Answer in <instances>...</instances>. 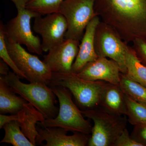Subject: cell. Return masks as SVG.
Segmentation results:
<instances>
[{"mask_svg":"<svg viewBox=\"0 0 146 146\" xmlns=\"http://www.w3.org/2000/svg\"><path fill=\"white\" fill-rule=\"evenodd\" d=\"M94 9L127 44L146 39V0H96Z\"/></svg>","mask_w":146,"mask_h":146,"instance_id":"obj_1","label":"cell"},{"mask_svg":"<svg viewBox=\"0 0 146 146\" xmlns=\"http://www.w3.org/2000/svg\"><path fill=\"white\" fill-rule=\"evenodd\" d=\"M11 90L31 104L44 115L46 119H54L59 108L56 106V95L50 86L41 82L26 84L14 72H9L7 75L0 76Z\"/></svg>","mask_w":146,"mask_h":146,"instance_id":"obj_2","label":"cell"},{"mask_svg":"<svg viewBox=\"0 0 146 146\" xmlns=\"http://www.w3.org/2000/svg\"><path fill=\"white\" fill-rule=\"evenodd\" d=\"M58 98L59 103L58 114L54 119H45L43 122H38L42 127H59L67 131L90 134L92 127L84 119L81 110L72 98L68 89L60 86H49Z\"/></svg>","mask_w":146,"mask_h":146,"instance_id":"obj_3","label":"cell"},{"mask_svg":"<svg viewBox=\"0 0 146 146\" xmlns=\"http://www.w3.org/2000/svg\"><path fill=\"white\" fill-rule=\"evenodd\" d=\"M106 82L91 81L72 72H52L49 86H60L69 90L81 110L98 107Z\"/></svg>","mask_w":146,"mask_h":146,"instance_id":"obj_4","label":"cell"},{"mask_svg":"<svg viewBox=\"0 0 146 146\" xmlns=\"http://www.w3.org/2000/svg\"><path fill=\"white\" fill-rule=\"evenodd\" d=\"M11 1L17 9V15L4 25L5 36L16 43L25 45L30 52L42 55V43L39 37L33 34L31 25L32 18L41 15L27 8L29 0Z\"/></svg>","mask_w":146,"mask_h":146,"instance_id":"obj_5","label":"cell"},{"mask_svg":"<svg viewBox=\"0 0 146 146\" xmlns=\"http://www.w3.org/2000/svg\"><path fill=\"white\" fill-rule=\"evenodd\" d=\"M81 112L84 117L94 123L88 146H113L118 136L126 128L128 120L125 115H111L99 106Z\"/></svg>","mask_w":146,"mask_h":146,"instance_id":"obj_6","label":"cell"},{"mask_svg":"<svg viewBox=\"0 0 146 146\" xmlns=\"http://www.w3.org/2000/svg\"><path fill=\"white\" fill-rule=\"evenodd\" d=\"M96 0H64L59 12L66 18L68 29L65 39L81 41L88 24L96 16Z\"/></svg>","mask_w":146,"mask_h":146,"instance_id":"obj_7","label":"cell"},{"mask_svg":"<svg viewBox=\"0 0 146 146\" xmlns=\"http://www.w3.org/2000/svg\"><path fill=\"white\" fill-rule=\"evenodd\" d=\"M6 44L9 53L17 68L30 82H41L48 85L52 72L42 60L36 56L27 52L21 44L7 38Z\"/></svg>","mask_w":146,"mask_h":146,"instance_id":"obj_8","label":"cell"},{"mask_svg":"<svg viewBox=\"0 0 146 146\" xmlns=\"http://www.w3.org/2000/svg\"><path fill=\"white\" fill-rule=\"evenodd\" d=\"M95 48L98 57L109 58L119 66L121 72H126L125 58L128 44L121 38L115 29L100 21L96 29Z\"/></svg>","mask_w":146,"mask_h":146,"instance_id":"obj_9","label":"cell"},{"mask_svg":"<svg viewBox=\"0 0 146 146\" xmlns=\"http://www.w3.org/2000/svg\"><path fill=\"white\" fill-rule=\"evenodd\" d=\"M42 15L35 18L33 29L42 36L43 52L49 51L64 41L68 29L65 17L60 12Z\"/></svg>","mask_w":146,"mask_h":146,"instance_id":"obj_10","label":"cell"},{"mask_svg":"<svg viewBox=\"0 0 146 146\" xmlns=\"http://www.w3.org/2000/svg\"><path fill=\"white\" fill-rule=\"evenodd\" d=\"M80 42L65 39L51 49L48 53L44 56L43 61L52 72H70L74 60L78 54Z\"/></svg>","mask_w":146,"mask_h":146,"instance_id":"obj_11","label":"cell"},{"mask_svg":"<svg viewBox=\"0 0 146 146\" xmlns=\"http://www.w3.org/2000/svg\"><path fill=\"white\" fill-rule=\"evenodd\" d=\"M121 73L119 66L115 60L98 57L94 61L87 63L76 74L86 80L119 84Z\"/></svg>","mask_w":146,"mask_h":146,"instance_id":"obj_12","label":"cell"},{"mask_svg":"<svg viewBox=\"0 0 146 146\" xmlns=\"http://www.w3.org/2000/svg\"><path fill=\"white\" fill-rule=\"evenodd\" d=\"M38 135L36 138V145L46 141L44 146H88V134L74 132L72 135H67L68 131L59 127H42L36 126Z\"/></svg>","mask_w":146,"mask_h":146,"instance_id":"obj_13","label":"cell"},{"mask_svg":"<svg viewBox=\"0 0 146 146\" xmlns=\"http://www.w3.org/2000/svg\"><path fill=\"white\" fill-rule=\"evenodd\" d=\"M100 18L96 16L88 24L80 44L77 56L73 63L71 72L78 74L89 62L98 57L95 48V35L96 29L100 22Z\"/></svg>","mask_w":146,"mask_h":146,"instance_id":"obj_14","label":"cell"},{"mask_svg":"<svg viewBox=\"0 0 146 146\" xmlns=\"http://www.w3.org/2000/svg\"><path fill=\"white\" fill-rule=\"evenodd\" d=\"M98 106L111 115H126L125 94L119 84L106 82L102 90Z\"/></svg>","mask_w":146,"mask_h":146,"instance_id":"obj_15","label":"cell"},{"mask_svg":"<svg viewBox=\"0 0 146 146\" xmlns=\"http://www.w3.org/2000/svg\"><path fill=\"white\" fill-rule=\"evenodd\" d=\"M18 121L21 130L27 138L36 145V138L38 135L36 125L45 120L44 115L30 103L27 102L23 108L18 113Z\"/></svg>","mask_w":146,"mask_h":146,"instance_id":"obj_16","label":"cell"},{"mask_svg":"<svg viewBox=\"0 0 146 146\" xmlns=\"http://www.w3.org/2000/svg\"><path fill=\"white\" fill-rule=\"evenodd\" d=\"M10 87L0 79V113L18 114L28 102L21 96H18Z\"/></svg>","mask_w":146,"mask_h":146,"instance_id":"obj_17","label":"cell"},{"mask_svg":"<svg viewBox=\"0 0 146 146\" xmlns=\"http://www.w3.org/2000/svg\"><path fill=\"white\" fill-rule=\"evenodd\" d=\"M125 76L146 87V66L141 62L132 47L128 46L125 58Z\"/></svg>","mask_w":146,"mask_h":146,"instance_id":"obj_18","label":"cell"},{"mask_svg":"<svg viewBox=\"0 0 146 146\" xmlns=\"http://www.w3.org/2000/svg\"><path fill=\"white\" fill-rule=\"evenodd\" d=\"M5 136L1 143H5L13 146H34L21 130L20 123L13 121L5 124L3 127Z\"/></svg>","mask_w":146,"mask_h":146,"instance_id":"obj_19","label":"cell"},{"mask_svg":"<svg viewBox=\"0 0 146 146\" xmlns=\"http://www.w3.org/2000/svg\"><path fill=\"white\" fill-rule=\"evenodd\" d=\"M120 86L126 96L135 101L146 104V87L131 80L121 73Z\"/></svg>","mask_w":146,"mask_h":146,"instance_id":"obj_20","label":"cell"},{"mask_svg":"<svg viewBox=\"0 0 146 146\" xmlns=\"http://www.w3.org/2000/svg\"><path fill=\"white\" fill-rule=\"evenodd\" d=\"M125 98L128 121L134 126H146V104L135 101L125 95Z\"/></svg>","mask_w":146,"mask_h":146,"instance_id":"obj_21","label":"cell"},{"mask_svg":"<svg viewBox=\"0 0 146 146\" xmlns=\"http://www.w3.org/2000/svg\"><path fill=\"white\" fill-rule=\"evenodd\" d=\"M64 0H29L26 7L42 16L59 12L60 6Z\"/></svg>","mask_w":146,"mask_h":146,"instance_id":"obj_22","label":"cell"},{"mask_svg":"<svg viewBox=\"0 0 146 146\" xmlns=\"http://www.w3.org/2000/svg\"><path fill=\"white\" fill-rule=\"evenodd\" d=\"M0 57L8 64L9 67L12 69L13 72L19 77L20 78L26 79L25 76L17 68L9 53L6 44L4 25L1 21L0 23Z\"/></svg>","mask_w":146,"mask_h":146,"instance_id":"obj_23","label":"cell"},{"mask_svg":"<svg viewBox=\"0 0 146 146\" xmlns=\"http://www.w3.org/2000/svg\"><path fill=\"white\" fill-rule=\"evenodd\" d=\"M113 146H143L129 135L127 128L118 136Z\"/></svg>","mask_w":146,"mask_h":146,"instance_id":"obj_24","label":"cell"},{"mask_svg":"<svg viewBox=\"0 0 146 146\" xmlns=\"http://www.w3.org/2000/svg\"><path fill=\"white\" fill-rule=\"evenodd\" d=\"M132 43V48L135 50L138 58L146 66V39H136Z\"/></svg>","mask_w":146,"mask_h":146,"instance_id":"obj_25","label":"cell"},{"mask_svg":"<svg viewBox=\"0 0 146 146\" xmlns=\"http://www.w3.org/2000/svg\"><path fill=\"white\" fill-rule=\"evenodd\" d=\"M131 135L143 146H146V126H134Z\"/></svg>","mask_w":146,"mask_h":146,"instance_id":"obj_26","label":"cell"},{"mask_svg":"<svg viewBox=\"0 0 146 146\" xmlns=\"http://www.w3.org/2000/svg\"><path fill=\"white\" fill-rule=\"evenodd\" d=\"M18 114L11 115H6L4 114L0 115V129L3 128V126L9 122L13 121H18Z\"/></svg>","mask_w":146,"mask_h":146,"instance_id":"obj_27","label":"cell"},{"mask_svg":"<svg viewBox=\"0 0 146 146\" xmlns=\"http://www.w3.org/2000/svg\"><path fill=\"white\" fill-rule=\"evenodd\" d=\"M8 64L1 58L0 60V74L2 76L7 75L9 72V68Z\"/></svg>","mask_w":146,"mask_h":146,"instance_id":"obj_28","label":"cell"}]
</instances>
